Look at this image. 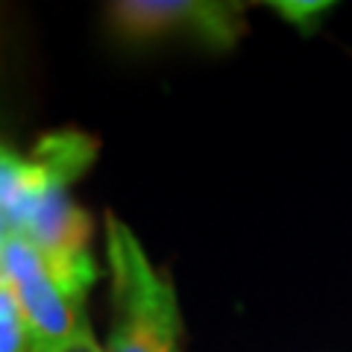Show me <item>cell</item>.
I'll return each mask as SVG.
<instances>
[{
	"mask_svg": "<svg viewBox=\"0 0 352 352\" xmlns=\"http://www.w3.org/2000/svg\"><path fill=\"white\" fill-rule=\"evenodd\" d=\"M112 273V332L106 352H179V302L170 279L147 258L135 232L106 214Z\"/></svg>",
	"mask_w": 352,
	"mask_h": 352,
	"instance_id": "cell-1",
	"label": "cell"
},
{
	"mask_svg": "<svg viewBox=\"0 0 352 352\" xmlns=\"http://www.w3.org/2000/svg\"><path fill=\"white\" fill-rule=\"evenodd\" d=\"M106 24L129 44L182 38L208 50H229L244 36V6L217 0H118L106 6Z\"/></svg>",
	"mask_w": 352,
	"mask_h": 352,
	"instance_id": "cell-2",
	"label": "cell"
},
{
	"mask_svg": "<svg viewBox=\"0 0 352 352\" xmlns=\"http://www.w3.org/2000/svg\"><path fill=\"white\" fill-rule=\"evenodd\" d=\"M97 156V141L80 129L47 132L36 150L24 156L0 144V217L12 235H21L53 179L74 182Z\"/></svg>",
	"mask_w": 352,
	"mask_h": 352,
	"instance_id": "cell-3",
	"label": "cell"
},
{
	"mask_svg": "<svg viewBox=\"0 0 352 352\" xmlns=\"http://www.w3.org/2000/svg\"><path fill=\"white\" fill-rule=\"evenodd\" d=\"M21 238L44 258L62 288L74 300L85 302V294L97 279V264L91 258V217L74 203L68 179L50 182Z\"/></svg>",
	"mask_w": 352,
	"mask_h": 352,
	"instance_id": "cell-4",
	"label": "cell"
},
{
	"mask_svg": "<svg viewBox=\"0 0 352 352\" xmlns=\"http://www.w3.org/2000/svg\"><path fill=\"white\" fill-rule=\"evenodd\" d=\"M3 282L24 308L32 352H59L88 323L85 302L62 288L44 258L21 235H12L3 247Z\"/></svg>",
	"mask_w": 352,
	"mask_h": 352,
	"instance_id": "cell-5",
	"label": "cell"
},
{
	"mask_svg": "<svg viewBox=\"0 0 352 352\" xmlns=\"http://www.w3.org/2000/svg\"><path fill=\"white\" fill-rule=\"evenodd\" d=\"M0 352H32L24 308L6 282H0Z\"/></svg>",
	"mask_w": 352,
	"mask_h": 352,
	"instance_id": "cell-6",
	"label": "cell"
},
{
	"mask_svg": "<svg viewBox=\"0 0 352 352\" xmlns=\"http://www.w3.org/2000/svg\"><path fill=\"white\" fill-rule=\"evenodd\" d=\"M270 9L279 12L285 21H291L294 27H300L302 32H314L320 18L329 9H335V3H320V0H276V3H270Z\"/></svg>",
	"mask_w": 352,
	"mask_h": 352,
	"instance_id": "cell-7",
	"label": "cell"
},
{
	"mask_svg": "<svg viewBox=\"0 0 352 352\" xmlns=\"http://www.w3.org/2000/svg\"><path fill=\"white\" fill-rule=\"evenodd\" d=\"M59 352H106L100 344H97V338H94V332H91V326H82L80 332H76L68 344H65Z\"/></svg>",
	"mask_w": 352,
	"mask_h": 352,
	"instance_id": "cell-8",
	"label": "cell"
},
{
	"mask_svg": "<svg viewBox=\"0 0 352 352\" xmlns=\"http://www.w3.org/2000/svg\"><path fill=\"white\" fill-rule=\"evenodd\" d=\"M9 238H12V232H9V226L3 223V217H0V282H3V247Z\"/></svg>",
	"mask_w": 352,
	"mask_h": 352,
	"instance_id": "cell-9",
	"label": "cell"
}]
</instances>
